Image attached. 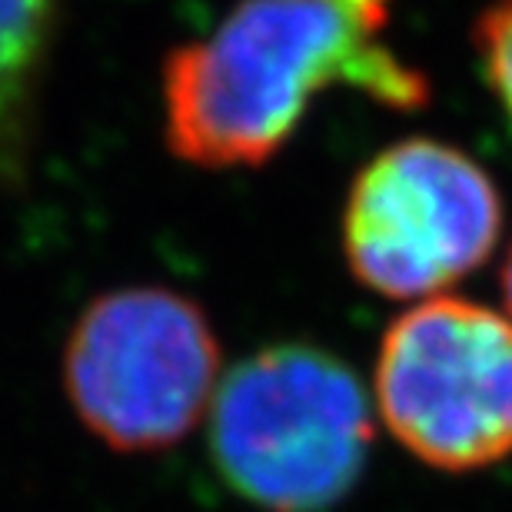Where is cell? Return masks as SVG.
Masks as SVG:
<instances>
[{"instance_id":"cell-2","label":"cell","mask_w":512,"mask_h":512,"mask_svg":"<svg viewBox=\"0 0 512 512\" xmlns=\"http://www.w3.org/2000/svg\"><path fill=\"white\" fill-rule=\"evenodd\" d=\"M373 446L370 399L340 356L310 343L256 350L210 403L220 479L260 512H330L360 483Z\"/></svg>"},{"instance_id":"cell-8","label":"cell","mask_w":512,"mask_h":512,"mask_svg":"<svg viewBox=\"0 0 512 512\" xmlns=\"http://www.w3.org/2000/svg\"><path fill=\"white\" fill-rule=\"evenodd\" d=\"M503 300H506V310L512 320V250L506 253V263H503Z\"/></svg>"},{"instance_id":"cell-3","label":"cell","mask_w":512,"mask_h":512,"mask_svg":"<svg viewBox=\"0 0 512 512\" xmlns=\"http://www.w3.org/2000/svg\"><path fill=\"white\" fill-rule=\"evenodd\" d=\"M220 343L190 296L124 286L84 306L64 346V393L117 453L183 443L217 396Z\"/></svg>"},{"instance_id":"cell-7","label":"cell","mask_w":512,"mask_h":512,"mask_svg":"<svg viewBox=\"0 0 512 512\" xmlns=\"http://www.w3.org/2000/svg\"><path fill=\"white\" fill-rule=\"evenodd\" d=\"M483 74L512 120V0H496L476 24Z\"/></svg>"},{"instance_id":"cell-1","label":"cell","mask_w":512,"mask_h":512,"mask_svg":"<svg viewBox=\"0 0 512 512\" xmlns=\"http://www.w3.org/2000/svg\"><path fill=\"white\" fill-rule=\"evenodd\" d=\"M389 0H240L163 67L167 147L197 167H260L336 84L416 110L429 84L386 44Z\"/></svg>"},{"instance_id":"cell-6","label":"cell","mask_w":512,"mask_h":512,"mask_svg":"<svg viewBox=\"0 0 512 512\" xmlns=\"http://www.w3.org/2000/svg\"><path fill=\"white\" fill-rule=\"evenodd\" d=\"M54 0H0V160L17 167L54 37Z\"/></svg>"},{"instance_id":"cell-5","label":"cell","mask_w":512,"mask_h":512,"mask_svg":"<svg viewBox=\"0 0 512 512\" xmlns=\"http://www.w3.org/2000/svg\"><path fill=\"white\" fill-rule=\"evenodd\" d=\"M499 230L503 203L476 160L436 140H399L356 177L343 250L373 293L433 300L483 266Z\"/></svg>"},{"instance_id":"cell-4","label":"cell","mask_w":512,"mask_h":512,"mask_svg":"<svg viewBox=\"0 0 512 512\" xmlns=\"http://www.w3.org/2000/svg\"><path fill=\"white\" fill-rule=\"evenodd\" d=\"M376 403L419 463L473 473L512 456V320L433 296L396 316L376 360Z\"/></svg>"}]
</instances>
